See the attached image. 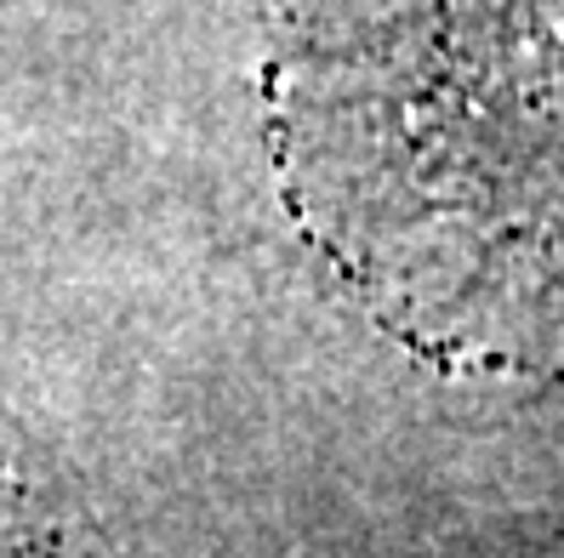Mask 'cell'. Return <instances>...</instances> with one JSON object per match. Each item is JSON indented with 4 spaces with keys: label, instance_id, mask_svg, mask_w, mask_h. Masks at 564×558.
<instances>
[{
    "label": "cell",
    "instance_id": "1",
    "mask_svg": "<svg viewBox=\"0 0 564 558\" xmlns=\"http://www.w3.org/2000/svg\"><path fill=\"white\" fill-rule=\"evenodd\" d=\"M274 149L411 348L564 371V0H285Z\"/></svg>",
    "mask_w": 564,
    "mask_h": 558
}]
</instances>
